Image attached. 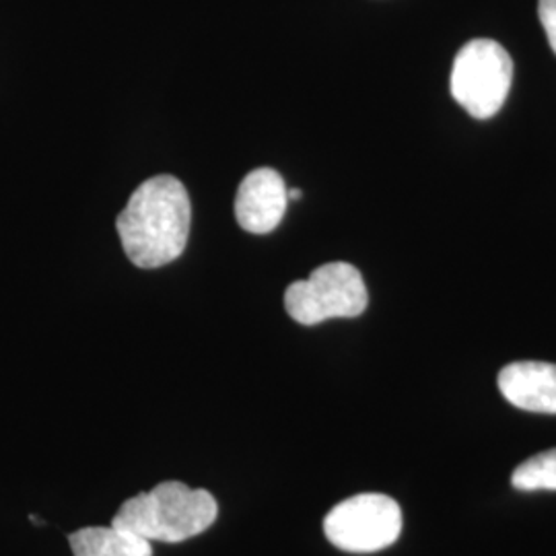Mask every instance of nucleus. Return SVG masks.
<instances>
[{"mask_svg":"<svg viewBox=\"0 0 556 556\" xmlns=\"http://www.w3.org/2000/svg\"><path fill=\"white\" fill-rule=\"evenodd\" d=\"M192 204L184 184L174 176L142 181L119 213V241L139 268H161L181 256L190 238Z\"/></svg>","mask_w":556,"mask_h":556,"instance_id":"f257e3e1","label":"nucleus"},{"mask_svg":"<svg viewBox=\"0 0 556 556\" xmlns=\"http://www.w3.org/2000/svg\"><path fill=\"white\" fill-rule=\"evenodd\" d=\"M217 514V501L208 491L181 482H161L122 503L112 523L149 542L178 544L206 532Z\"/></svg>","mask_w":556,"mask_h":556,"instance_id":"f03ea898","label":"nucleus"},{"mask_svg":"<svg viewBox=\"0 0 556 556\" xmlns=\"http://www.w3.org/2000/svg\"><path fill=\"white\" fill-rule=\"evenodd\" d=\"M369 303L365 280L349 262H330L316 268L307 280L287 287L285 309L301 326H318L326 319L357 318Z\"/></svg>","mask_w":556,"mask_h":556,"instance_id":"7ed1b4c3","label":"nucleus"},{"mask_svg":"<svg viewBox=\"0 0 556 556\" xmlns=\"http://www.w3.org/2000/svg\"><path fill=\"white\" fill-rule=\"evenodd\" d=\"M514 62L495 40H470L454 60L452 96L477 119L493 118L509 96Z\"/></svg>","mask_w":556,"mask_h":556,"instance_id":"20e7f679","label":"nucleus"},{"mask_svg":"<svg viewBox=\"0 0 556 556\" xmlns=\"http://www.w3.org/2000/svg\"><path fill=\"white\" fill-rule=\"evenodd\" d=\"M324 532L344 553H378L400 536L402 511L394 498L365 493L338 503L324 519Z\"/></svg>","mask_w":556,"mask_h":556,"instance_id":"39448f33","label":"nucleus"},{"mask_svg":"<svg viewBox=\"0 0 556 556\" xmlns=\"http://www.w3.org/2000/svg\"><path fill=\"white\" fill-rule=\"evenodd\" d=\"M287 186L280 174L268 167L250 172L239 184L236 219L239 227L254 236L275 231L287 213Z\"/></svg>","mask_w":556,"mask_h":556,"instance_id":"423d86ee","label":"nucleus"},{"mask_svg":"<svg viewBox=\"0 0 556 556\" xmlns=\"http://www.w3.org/2000/svg\"><path fill=\"white\" fill-rule=\"evenodd\" d=\"M498 390L507 402L528 413L556 415V365L542 361L511 363L498 374Z\"/></svg>","mask_w":556,"mask_h":556,"instance_id":"0eeeda50","label":"nucleus"},{"mask_svg":"<svg viewBox=\"0 0 556 556\" xmlns=\"http://www.w3.org/2000/svg\"><path fill=\"white\" fill-rule=\"evenodd\" d=\"M73 556H153L149 540L135 536L118 526L83 528L68 536Z\"/></svg>","mask_w":556,"mask_h":556,"instance_id":"6e6552de","label":"nucleus"},{"mask_svg":"<svg viewBox=\"0 0 556 556\" xmlns=\"http://www.w3.org/2000/svg\"><path fill=\"white\" fill-rule=\"evenodd\" d=\"M511 484L517 491H556V450L538 454L517 466Z\"/></svg>","mask_w":556,"mask_h":556,"instance_id":"1a4fd4ad","label":"nucleus"},{"mask_svg":"<svg viewBox=\"0 0 556 556\" xmlns=\"http://www.w3.org/2000/svg\"><path fill=\"white\" fill-rule=\"evenodd\" d=\"M538 17L556 54V0H538Z\"/></svg>","mask_w":556,"mask_h":556,"instance_id":"9d476101","label":"nucleus"},{"mask_svg":"<svg viewBox=\"0 0 556 556\" xmlns=\"http://www.w3.org/2000/svg\"><path fill=\"white\" fill-rule=\"evenodd\" d=\"M287 197H289V200H301L303 192L299 188H293V190H287Z\"/></svg>","mask_w":556,"mask_h":556,"instance_id":"9b49d317","label":"nucleus"}]
</instances>
